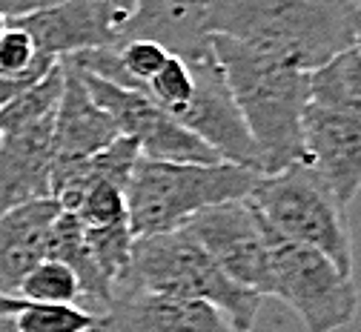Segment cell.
Masks as SVG:
<instances>
[{"instance_id":"cell-1","label":"cell","mask_w":361,"mask_h":332,"mask_svg":"<svg viewBox=\"0 0 361 332\" xmlns=\"http://www.w3.org/2000/svg\"><path fill=\"white\" fill-rule=\"evenodd\" d=\"M355 0H209L207 32L312 72L355 43Z\"/></svg>"},{"instance_id":"cell-2","label":"cell","mask_w":361,"mask_h":332,"mask_svg":"<svg viewBox=\"0 0 361 332\" xmlns=\"http://www.w3.org/2000/svg\"><path fill=\"white\" fill-rule=\"evenodd\" d=\"M209 46L261 155V175L307 161L304 109L310 104V72L221 35H209Z\"/></svg>"},{"instance_id":"cell-3","label":"cell","mask_w":361,"mask_h":332,"mask_svg":"<svg viewBox=\"0 0 361 332\" xmlns=\"http://www.w3.org/2000/svg\"><path fill=\"white\" fill-rule=\"evenodd\" d=\"M118 290H141L180 301H204L244 332H252V324L264 304L258 293L235 283L180 226L132 241L129 269Z\"/></svg>"},{"instance_id":"cell-4","label":"cell","mask_w":361,"mask_h":332,"mask_svg":"<svg viewBox=\"0 0 361 332\" xmlns=\"http://www.w3.org/2000/svg\"><path fill=\"white\" fill-rule=\"evenodd\" d=\"M258 172L230 161L190 164L138 158L126 183V212L135 238L184 226L201 209L241 201Z\"/></svg>"},{"instance_id":"cell-5","label":"cell","mask_w":361,"mask_h":332,"mask_svg":"<svg viewBox=\"0 0 361 332\" xmlns=\"http://www.w3.org/2000/svg\"><path fill=\"white\" fill-rule=\"evenodd\" d=\"M247 201L279 238L322 252L344 275H353V235L344 215L347 207L307 161L281 172L258 175Z\"/></svg>"},{"instance_id":"cell-6","label":"cell","mask_w":361,"mask_h":332,"mask_svg":"<svg viewBox=\"0 0 361 332\" xmlns=\"http://www.w3.org/2000/svg\"><path fill=\"white\" fill-rule=\"evenodd\" d=\"M269 295L281 298L307 326V332H336L358 312L353 275H344L330 258L310 247L284 241L273 232L269 252Z\"/></svg>"},{"instance_id":"cell-7","label":"cell","mask_w":361,"mask_h":332,"mask_svg":"<svg viewBox=\"0 0 361 332\" xmlns=\"http://www.w3.org/2000/svg\"><path fill=\"white\" fill-rule=\"evenodd\" d=\"M180 229H187L235 283L258 293L261 298L269 295L273 229L247 198L201 209Z\"/></svg>"},{"instance_id":"cell-8","label":"cell","mask_w":361,"mask_h":332,"mask_svg":"<svg viewBox=\"0 0 361 332\" xmlns=\"http://www.w3.org/2000/svg\"><path fill=\"white\" fill-rule=\"evenodd\" d=\"M89 94L101 109H106L121 135L132 137L141 149V158L152 161H190V164H218V152L207 147L198 135L180 126L166 109L149 101L144 92H135L89 72H80Z\"/></svg>"},{"instance_id":"cell-9","label":"cell","mask_w":361,"mask_h":332,"mask_svg":"<svg viewBox=\"0 0 361 332\" xmlns=\"http://www.w3.org/2000/svg\"><path fill=\"white\" fill-rule=\"evenodd\" d=\"M195 66V92L172 118L198 135L207 147L218 152L221 161L238 164L261 175V155L250 137V129L233 101L230 83L224 78L221 63L209 52L207 58L192 61Z\"/></svg>"},{"instance_id":"cell-10","label":"cell","mask_w":361,"mask_h":332,"mask_svg":"<svg viewBox=\"0 0 361 332\" xmlns=\"http://www.w3.org/2000/svg\"><path fill=\"white\" fill-rule=\"evenodd\" d=\"M9 23H18L32 35L37 55L61 61L86 49L118 43L121 15L106 0H61L49 9Z\"/></svg>"},{"instance_id":"cell-11","label":"cell","mask_w":361,"mask_h":332,"mask_svg":"<svg viewBox=\"0 0 361 332\" xmlns=\"http://www.w3.org/2000/svg\"><path fill=\"white\" fill-rule=\"evenodd\" d=\"M304 158L330 192L350 207L361 189V121L307 104Z\"/></svg>"},{"instance_id":"cell-12","label":"cell","mask_w":361,"mask_h":332,"mask_svg":"<svg viewBox=\"0 0 361 332\" xmlns=\"http://www.w3.org/2000/svg\"><path fill=\"white\" fill-rule=\"evenodd\" d=\"M92 332H244L215 307L141 290H115L109 309Z\"/></svg>"},{"instance_id":"cell-13","label":"cell","mask_w":361,"mask_h":332,"mask_svg":"<svg viewBox=\"0 0 361 332\" xmlns=\"http://www.w3.org/2000/svg\"><path fill=\"white\" fill-rule=\"evenodd\" d=\"M52 118L0 135V215L29 201L52 198Z\"/></svg>"},{"instance_id":"cell-14","label":"cell","mask_w":361,"mask_h":332,"mask_svg":"<svg viewBox=\"0 0 361 332\" xmlns=\"http://www.w3.org/2000/svg\"><path fill=\"white\" fill-rule=\"evenodd\" d=\"M207 6L209 0H135L132 12L118 26V40L149 37L184 61L207 58L212 52Z\"/></svg>"},{"instance_id":"cell-15","label":"cell","mask_w":361,"mask_h":332,"mask_svg":"<svg viewBox=\"0 0 361 332\" xmlns=\"http://www.w3.org/2000/svg\"><path fill=\"white\" fill-rule=\"evenodd\" d=\"M63 63V92L52 118V147L55 158H86L106 149L121 135L112 115L95 104L78 69Z\"/></svg>"},{"instance_id":"cell-16","label":"cell","mask_w":361,"mask_h":332,"mask_svg":"<svg viewBox=\"0 0 361 332\" xmlns=\"http://www.w3.org/2000/svg\"><path fill=\"white\" fill-rule=\"evenodd\" d=\"M61 212L55 198L29 201L0 215V293L15 295L20 281L47 258L49 232Z\"/></svg>"},{"instance_id":"cell-17","label":"cell","mask_w":361,"mask_h":332,"mask_svg":"<svg viewBox=\"0 0 361 332\" xmlns=\"http://www.w3.org/2000/svg\"><path fill=\"white\" fill-rule=\"evenodd\" d=\"M310 104L361 121V49L353 43L307 75Z\"/></svg>"},{"instance_id":"cell-18","label":"cell","mask_w":361,"mask_h":332,"mask_svg":"<svg viewBox=\"0 0 361 332\" xmlns=\"http://www.w3.org/2000/svg\"><path fill=\"white\" fill-rule=\"evenodd\" d=\"M61 92H63V63L58 61L32 89H26L20 98H15L12 104H6L0 109V135L55 115Z\"/></svg>"},{"instance_id":"cell-19","label":"cell","mask_w":361,"mask_h":332,"mask_svg":"<svg viewBox=\"0 0 361 332\" xmlns=\"http://www.w3.org/2000/svg\"><path fill=\"white\" fill-rule=\"evenodd\" d=\"M18 298L35 304H78L80 307V281L63 261L43 258L18 287Z\"/></svg>"},{"instance_id":"cell-20","label":"cell","mask_w":361,"mask_h":332,"mask_svg":"<svg viewBox=\"0 0 361 332\" xmlns=\"http://www.w3.org/2000/svg\"><path fill=\"white\" fill-rule=\"evenodd\" d=\"M101 315L89 312L78 304H35L23 301V307L12 315L18 332H92Z\"/></svg>"},{"instance_id":"cell-21","label":"cell","mask_w":361,"mask_h":332,"mask_svg":"<svg viewBox=\"0 0 361 332\" xmlns=\"http://www.w3.org/2000/svg\"><path fill=\"white\" fill-rule=\"evenodd\" d=\"M72 215L86 229H101V226H121L129 223L126 212V189L112 180H98L83 192Z\"/></svg>"},{"instance_id":"cell-22","label":"cell","mask_w":361,"mask_h":332,"mask_svg":"<svg viewBox=\"0 0 361 332\" xmlns=\"http://www.w3.org/2000/svg\"><path fill=\"white\" fill-rule=\"evenodd\" d=\"M43 55H37V46L26 29L9 23V29L0 37V75H20L29 72ZM52 61V58H49Z\"/></svg>"},{"instance_id":"cell-23","label":"cell","mask_w":361,"mask_h":332,"mask_svg":"<svg viewBox=\"0 0 361 332\" xmlns=\"http://www.w3.org/2000/svg\"><path fill=\"white\" fill-rule=\"evenodd\" d=\"M55 4H61V0H0V15L6 20H20L40 9H49Z\"/></svg>"},{"instance_id":"cell-24","label":"cell","mask_w":361,"mask_h":332,"mask_svg":"<svg viewBox=\"0 0 361 332\" xmlns=\"http://www.w3.org/2000/svg\"><path fill=\"white\" fill-rule=\"evenodd\" d=\"M20 307H23V298H15V295H4V293H0V315H4V318H12Z\"/></svg>"},{"instance_id":"cell-25","label":"cell","mask_w":361,"mask_h":332,"mask_svg":"<svg viewBox=\"0 0 361 332\" xmlns=\"http://www.w3.org/2000/svg\"><path fill=\"white\" fill-rule=\"evenodd\" d=\"M106 4H109V6H112V9L118 12V15H121V20H123V18H126V15L132 12L135 0H106Z\"/></svg>"},{"instance_id":"cell-26","label":"cell","mask_w":361,"mask_h":332,"mask_svg":"<svg viewBox=\"0 0 361 332\" xmlns=\"http://www.w3.org/2000/svg\"><path fill=\"white\" fill-rule=\"evenodd\" d=\"M353 32H355V46L361 49V4H355V20H353Z\"/></svg>"},{"instance_id":"cell-27","label":"cell","mask_w":361,"mask_h":332,"mask_svg":"<svg viewBox=\"0 0 361 332\" xmlns=\"http://www.w3.org/2000/svg\"><path fill=\"white\" fill-rule=\"evenodd\" d=\"M0 332H18L15 324H12V318H4V315H0Z\"/></svg>"},{"instance_id":"cell-28","label":"cell","mask_w":361,"mask_h":332,"mask_svg":"<svg viewBox=\"0 0 361 332\" xmlns=\"http://www.w3.org/2000/svg\"><path fill=\"white\" fill-rule=\"evenodd\" d=\"M6 29H9V20H6L4 15H0V37H4V32H6Z\"/></svg>"},{"instance_id":"cell-29","label":"cell","mask_w":361,"mask_h":332,"mask_svg":"<svg viewBox=\"0 0 361 332\" xmlns=\"http://www.w3.org/2000/svg\"><path fill=\"white\" fill-rule=\"evenodd\" d=\"M355 4H361V0H355Z\"/></svg>"}]
</instances>
